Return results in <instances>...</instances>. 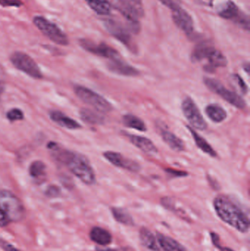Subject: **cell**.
I'll list each match as a JSON object with an SVG mask.
<instances>
[{
	"label": "cell",
	"mask_w": 250,
	"mask_h": 251,
	"mask_svg": "<svg viewBox=\"0 0 250 251\" xmlns=\"http://www.w3.org/2000/svg\"><path fill=\"white\" fill-rule=\"evenodd\" d=\"M91 9L101 16H107L111 11L109 0H85Z\"/></svg>",
	"instance_id": "cell-25"
},
{
	"label": "cell",
	"mask_w": 250,
	"mask_h": 251,
	"mask_svg": "<svg viewBox=\"0 0 250 251\" xmlns=\"http://www.w3.org/2000/svg\"><path fill=\"white\" fill-rule=\"evenodd\" d=\"M12 64L26 75H29L34 79H41L43 77L42 72L38 67L35 60L22 51H16L10 56Z\"/></svg>",
	"instance_id": "cell-7"
},
{
	"label": "cell",
	"mask_w": 250,
	"mask_h": 251,
	"mask_svg": "<svg viewBox=\"0 0 250 251\" xmlns=\"http://www.w3.org/2000/svg\"><path fill=\"white\" fill-rule=\"evenodd\" d=\"M80 117L85 123L92 125H102L105 120L99 112L87 108H82L80 110Z\"/></svg>",
	"instance_id": "cell-24"
},
{
	"label": "cell",
	"mask_w": 250,
	"mask_h": 251,
	"mask_svg": "<svg viewBox=\"0 0 250 251\" xmlns=\"http://www.w3.org/2000/svg\"><path fill=\"white\" fill-rule=\"evenodd\" d=\"M23 5V2L20 0H0V6L1 7H19Z\"/></svg>",
	"instance_id": "cell-33"
},
{
	"label": "cell",
	"mask_w": 250,
	"mask_h": 251,
	"mask_svg": "<svg viewBox=\"0 0 250 251\" xmlns=\"http://www.w3.org/2000/svg\"><path fill=\"white\" fill-rule=\"evenodd\" d=\"M4 88H5V85H4V84L1 81H0V96L4 92Z\"/></svg>",
	"instance_id": "cell-38"
},
{
	"label": "cell",
	"mask_w": 250,
	"mask_h": 251,
	"mask_svg": "<svg viewBox=\"0 0 250 251\" xmlns=\"http://www.w3.org/2000/svg\"><path fill=\"white\" fill-rule=\"evenodd\" d=\"M211 240H212L213 244L216 248L219 249L220 251H234L229 248H225L220 245V237L217 235L216 233H211Z\"/></svg>",
	"instance_id": "cell-32"
},
{
	"label": "cell",
	"mask_w": 250,
	"mask_h": 251,
	"mask_svg": "<svg viewBox=\"0 0 250 251\" xmlns=\"http://www.w3.org/2000/svg\"><path fill=\"white\" fill-rule=\"evenodd\" d=\"M126 136L134 146H136L144 153L149 155H154L158 153L157 146L150 139L143 136L136 135V134H126Z\"/></svg>",
	"instance_id": "cell-15"
},
{
	"label": "cell",
	"mask_w": 250,
	"mask_h": 251,
	"mask_svg": "<svg viewBox=\"0 0 250 251\" xmlns=\"http://www.w3.org/2000/svg\"><path fill=\"white\" fill-rule=\"evenodd\" d=\"M74 92L78 98L82 101L93 107L96 111L101 113H110L113 110V105L102 96L94 92L86 87L76 85Z\"/></svg>",
	"instance_id": "cell-5"
},
{
	"label": "cell",
	"mask_w": 250,
	"mask_h": 251,
	"mask_svg": "<svg viewBox=\"0 0 250 251\" xmlns=\"http://www.w3.org/2000/svg\"><path fill=\"white\" fill-rule=\"evenodd\" d=\"M172 12L173 21L178 27L182 29L186 35H192L194 31V23L190 15L182 7H178L172 10Z\"/></svg>",
	"instance_id": "cell-13"
},
{
	"label": "cell",
	"mask_w": 250,
	"mask_h": 251,
	"mask_svg": "<svg viewBox=\"0 0 250 251\" xmlns=\"http://www.w3.org/2000/svg\"><path fill=\"white\" fill-rule=\"evenodd\" d=\"M96 251H117L112 249H97Z\"/></svg>",
	"instance_id": "cell-39"
},
{
	"label": "cell",
	"mask_w": 250,
	"mask_h": 251,
	"mask_svg": "<svg viewBox=\"0 0 250 251\" xmlns=\"http://www.w3.org/2000/svg\"><path fill=\"white\" fill-rule=\"evenodd\" d=\"M204 83L205 86L217 95L220 96L225 101L237 109L245 110L247 107L246 102L239 94L234 91H230L226 88L223 84L217 79L211 77H204Z\"/></svg>",
	"instance_id": "cell-4"
},
{
	"label": "cell",
	"mask_w": 250,
	"mask_h": 251,
	"mask_svg": "<svg viewBox=\"0 0 250 251\" xmlns=\"http://www.w3.org/2000/svg\"><path fill=\"white\" fill-rule=\"evenodd\" d=\"M104 25L106 29L112 35L117 38L122 44H124L132 52H136L137 50L136 44L134 42V40L128 32L127 29H126L121 24L114 19H107L104 20Z\"/></svg>",
	"instance_id": "cell-9"
},
{
	"label": "cell",
	"mask_w": 250,
	"mask_h": 251,
	"mask_svg": "<svg viewBox=\"0 0 250 251\" xmlns=\"http://www.w3.org/2000/svg\"><path fill=\"white\" fill-rule=\"evenodd\" d=\"M161 1L164 5L167 6L172 10L181 7L182 4V0H159Z\"/></svg>",
	"instance_id": "cell-34"
},
{
	"label": "cell",
	"mask_w": 250,
	"mask_h": 251,
	"mask_svg": "<svg viewBox=\"0 0 250 251\" xmlns=\"http://www.w3.org/2000/svg\"><path fill=\"white\" fill-rule=\"evenodd\" d=\"M188 130H189L190 134L193 137L194 140H195V144L196 146L201 149L204 153H207L211 157H217V152L213 149L212 146L207 142L205 138L202 137L201 134H198L192 126H187Z\"/></svg>",
	"instance_id": "cell-20"
},
{
	"label": "cell",
	"mask_w": 250,
	"mask_h": 251,
	"mask_svg": "<svg viewBox=\"0 0 250 251\" xmlns=\"http://www.w3.org/2000/svg\"><path fill=\"white\" fill-rule=\"evenodd\" d=\"M108 69L113 73L121 76H136L139 75V72L136 68L123 61L121 58L110 60Z\"/></svg>",
	"instance_id": "cell-14"
},
{
	"label": "cell",
	"mask_w": 250,
	"mask_h": 251,
	"mask_svg": "<svg viewBox=\"0 0 250 251\" xmlns=\"http://www.w3.org/2000/svg\"><path fill=\"white\" fill-rule=\"evenodd\" d=\"M132 8L136 12L139 18L143 16L144 11L142 7V0H127Z\"/></svg>",
	"instance_id": "cell-31"
},
{
	"label": "cell",
	"mask_w": 250,
	"mask_h": 251,
	"mask_svg": "<svg viewBox=\"0 0 250 251\" xmlns=\"http://www.w3.org/2000/svg\"><path fill=\"white\" fill-rule=\"evenodd\" d=\"M207 116L214 123H221L227 117V112L223 107L217 104H208L205 110Z\"/></svg>",
	"instance_id": "cell-22"
},
{
	"label": "cell",
	"mask_w": 250,
	"mask_h": 251,
	"mask_svg": "<svg viewBox=\"0 0 250 251\" xmlns=\"http://www.w3.org/2000/svg\"><path fill=\"white\" fill-rule=\"evenodd\" d=\"M0 248L4 251H20L19 249H16L13 245L10 244L6 240L0 238Z\"/></svg>",
	"instance_id": "cell-35"
},
{
	"label": "cell",
	"mask_w": 250,
	"mask_h": 251,
	"mask_svg": "<svg viewBox=\"0 0 250 251\" xmlns=\"http://www.w3.org/2000/svg\"><path fill=\"white\" fill-rule=\"evenodd\" d=\"M205 60H208V65L204 66V69L208 72H214L217 68L226 67L227 65V58L215 47L211 49Z\"/></svg>",
	"instance_id": "cell-16"
},
{
	"label": "cell",
	"mask_w": 250,
	"mask_h": 251,
	"mask_svg": "<svg viewBox=\"0 0 250 251\" xmlns=\"http://www.w3.org/2000/svg\"><path fill=\"white\" fill-rule=\"evenodd\" d=\"M35 26L56 44L61 46H67L69 41L66 34L53 22L43 16H35L33 19Z\"/></svg>",
	"instance_id": "cell-6"
},
{
	"label": "cell",
	"mask_w": 250,
	"mask_h": 251,
	"mask_svg": "<svg viewBox=\"0 0 250 251\" xmlns=\"http://www.w3.org/2000/svg\"><path fill=\"white\" fill-rule=\"evenodd\" d=\"M0 209L10 222H19L24 218L25 208L23 203L9 190H0Z\"/></svg>",
	"instance_id": "cell-3"
},
{
	"label": "cell",
	"mask_w": 250,
	"mask_h": 251,
	"mask_svg": "<svg viewBox=\"0 0 250 251\" xmlns=\"http://www.w3.org/2000/svg\"><path fill=\"white\" fill-rule=\"evenodd\" d=\"M48 149L52 151V155L56 160L66 165L70 172L74 174L82 182L92 185L95 182V171L89 161L83 155L62 149L56 143H50Z\"/></svg>",
	"instance_id": "cell-1"
},
{
	"label": "cell",
	"mask_w": 250,
	"mask_h": 251,
	"mask_svg": "<svg viewBox=\"0 0 250 251\" xmlns=\"http://www.w3.org/2000/svg\"><path fill=\"white\" fill-rule=\"evenodd\" d=\"M213 204L216 214L223 222L239 232L247 233L249 231V218L233 199L226 196H219L214 199Z\"/></svg>",
	"instance_id": "cell-2"
},
{
	"label": "cell",
	"mask_w": 250,
	"mask_h": 251,
	"mask_svg": "<svg viewBox=\"0 0 250 251\" xmlns=\"http://www.w3.org/2000/svg\"><path fill=\"white\" fill-rule=\"evenodd\" d=\"M182 109L183 116L187 119L191 126L201 131L206 129L208 126L206 122L192 99L190 97L185 98L182 102Z\"/></svg>",
	"instance_id": "cell-8"
},
{
	"label": "cell",
	"mask_w": 250,
	"mask_h": 251,
	"mask_svg": "<svg viewBox=\"0 0 250 251\" xmlns=\"http://www.w3.org/2000/svg\"><path fill=\"white\" fill-rule=\"evenodd\" d=\"M219 15L223 19L233 21L245 29H249V19L246 15L241 13L239 7L233 1H227L219 10Z\"/></svg>",
	"instance_id": "cell-11"
},
{
	"label": "cell",
	"mask_w": 250,
	"mask_h": 251,
	"mask_svg": "<svg viewBox=\"0 0 250 251\" xmlns=\"http://www.w3.org/2000/svg\"><path fill=\"white\" fill-rule=\"evenodd\" d=\"M23 113L19 109L14 108L9 110L7 113V118L10 122H16V121H22L23 119Z\"/></svg>",
	"instance_id": "cell-30"
},
{
	"label": "cell",
	"mask_w": 250,
	"mask_h": 251,
	"mask_svg": "<svg viewBox=\"0 0 250 251\" xmlns=\"http://www.w3.org/2000/svg\"><path fill=\"white\" fill-rule=\"evenodd\" d=\"M104 156L110 163L117 168L127 170L131 172H138L140 170V165L136 161L125 157L121 153L114 151H106Z\"/></svg>",
	"instance_id": "cell-12"
},
{
	"label": "cell",
	"mask_w": 250,
	"mask_h": 251,
	"mask_svg": "<svg viewBox=\"0 0 250 251\" xmlns=\"http://www.w3.org/2000/svg\"><path fill=\"white\" fill-rule=\"evenodd\" d=\"M90 238L98 246H107L113 241L112 234L101 227H93L90 232Z\"/></svg>",
	"instance_id": "cell-19"
},
{
	"label": "cell",
	"mask_w": 250,
	"mask_h": 251,
	"mask_svg": "<svg viewBox=\"0 0 250 251\" xmlns=\"http://www.w3.org/2000/svg\"><path fill=\"white\" fill-rule=\"evenodd\" d=\"M123 124L128 128H133L137 131H145L147 126L145 122L137 116L132 114H126L123 116Z\"/></svg>",
	"instance_id": "cell-26"
},
{
	"label": "cell",
	"mask_w": 250,
	"mask_h": 251,
	"mask_svg": "<svg viewBox=\"0 0 250 251\" xmlns=\"http://www.w3.org/2000/svg\"><path fill=\"white\" fill-rule=\"evenodd\" d=\"M111 211L114 220L117 222L126 226L134 225V220L132 215L123 208L113 207Z\"/></svg>",
	"instance_id": "cell-27"
},
{
	"label": "cell",
	"mask_w": 250,
	"mask_h": 251,
	"mask_svg": "<svg viewBox=\"0 0 250 251\" xmlns=\"http://www.w3.org/2000/svg\"><path fill=\"white\" fill-rule=\"evenodd\" d=\"M10 221L6 216L5 214L0 209V228H4L10 224Z\"/></svg>",
	"instance_id": "cell-37"
},
{
	"label": "cell",
	"mask_w": 250,
	"mask_h": 251,
	"mask_svg": "<svg viewBox=\"0 0 250 251\" xmlns=\"http://www.w3.org/2000/svg\"><path fill=\"white\" fill-rule=\"evenodd\" d=\"M60 190L57 186H50L49 187L47 188L45 191V195L48 197L54 198L57 197L60 195Z\"/></svg>",
	"instance_id": "cell-36"
},
{
	"label": "cell",
	"mask_w": 250,
	"mask_h": 251,
	"mask_svg": "<svg viewBox=\"0 0 250 251\" xmlns=\"http://www.w3.org/2000/svg\"><path fill=\"white\" fill-rule=\"evenodd\" d=\"M160 134H161V137L164 143L173 150L176 151L181 152L183 151L185 149V145L183 140L179 138L178 136H176L174 133L169 130L165 129V128H160Z\"/></svg>",
	"instance_id": "cell-18"
},
{
	"label": "cell",
	"mask_w": 250,
	"mask_h": 251,
	"mask_svg": "<svg viewBox=\"0 0 250 251\" xmlns=\"http://www.w3.org/2000/svg\"><path fill=\"white\" fill-rule=\"evenodd\" d=\"M230 81H231L232 85L234 86L238 92L240 93L242 95H246L248 94L249 88L240 75L233 74L230 76Z\"/></svg>",
	"instance_id": "cell-29"
},
{
	"label": "cell",
	"mask_w": 250,
	"mask_h": 251,
	"mask_svg": "<svg viewBox=\"0 0 250 251\" xmlns=\"http://www.w3.org/2000/svg\"><path fill=\"white\" fill-rule=\"evenodd\" d=\"M139 239L144 247L152 251H160L157 243V237L149 229L142 228L139 231Z\"/></svg>",
	"instance_id": "cell-23"
},
{
	"label": "cell",
	"mask_w": 250,
	"mask_h": 251,
	"mask_svg": "<svg viewBox=\"0 0 250 251\" xmlns=\"http://www.w3.org/2000/svg\"><path fill=\"white\" fill-rule=\"evenodd\" d=\"M45 169L46 167L42 161H35L29 166V175L35 179H42L45 177Z\"/></svg>",
	"instance_id": "cell-28"
},
{
	"label": "cell",
	"mask_w": 250,
	"mask_h": 251,
	"mask_svg": "<svg viewBox=\"0 0 250 251\" xmlns=\"http://www.w3.org/2000/svg\"><path fill=\"white\" fill-rule=\"evenodd\" d=\"M79 44L84 50L95 55L105 57L110 60L121 58L119 53L114 49L112 48L104 43L95 44L89 40L81 39L79 41Z\"/></svg>",
	"instance_id": "cell-10"
},
{
	"label": "cell",
	"mask_w": 250,
	"mask_h": 251,
	"mask_svg": "<svg viewBox=\"0 0 250 251\" xmlns=\"http://www.w3.org/2000/svg\"><path fill=\"white\" fill-rule=\"evenodd\" d=\"M50 118L53 122L60 126L65 127L68 129H77L81 128V125L78 122L60 111H52L50 113Z\"/></svg>",
	"instance_id": "cell-21"
},
{
	"label": "cell",
	"mask_w": 250,
	"mask_h": 251,
	"mask_svg": "<svg viewBox=\"0 0 250 251\" xmlns=\"http://www.w3.org/2000/svg\"><path fill=\"white\" fill-rule=\"evenodd\" d=\"M156 237L160 251H186L181 243L172 237L160 233H158Z\"/></svg>",
	"instance_id": "cell-17"
}]
</instances>
